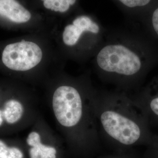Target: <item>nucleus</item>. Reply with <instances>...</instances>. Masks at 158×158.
Wrapping results in <instances>:
<instances>
[{"instance_id":"obj_1","label":"nucleus","mask_w":158,"mask_h":158,"mask_svg":"<svg viewBox=\"0 0 158 158\" xmlns=\"http://www.w3.org/2000/svg\"><path fill=\"white\" fill-rule=\"evenodd\" d=\"M30 86L14 79L0 80V134L29 128L38 117Z\"/></svg>"},{"instance_id":"obj_2","label":"nucleus","mask_w":158,"mask_h":158,"mask_svg":"<svg viewBox=\"0 0 158 158\" xmlns=\"http://www.w3.org/2000/svg\"><path fill=\"white\" fill-rule=\"evenodd\" d=\"M45 52L39 43L22 40L8 44L0 49V70L11 79L32 86L44 63Z\"/></svg>"},{"instance_id":"obj_3","label":"nucleus","mask_w":158,"mask_h":158,"mask_svg":"<svg viewBox=\"0 0 158 158\" xmlns=\"http://www.w3.org/2000/svg\"><path fill=\"white\" fill-rule=\"evenodd\" d=\"M96 61L103 71L124 76L135 74L142 66L139 56L129 47L121 44L103 46L97 53Z\"/></svg>"},{"instance_id":"obj_4","label":"nucleus","mask_w":158,"mask_h":158,"mask_svg":"<svg viewBox=\"0 0 158 158\" xmlns=\"http://www.w3.org/2000/svg\"><path fill=\"white\" fill-rule=\"evenodd\" d=\"M53 113L61 127L70 129L76 127L83 114V104L79 91L72 85H59L51 98Z\"/></svg>"},{"instance_id":"obj_5","label":"nucleus","mask_w":158,"mask_h":158,"mask_svg":"<svg viewBox=\"0 0 158 158\" xmlns=\"http://www.w3.org/2000/svg\"><path fill=\"white\" fill-rule=\"evenodd\" d=\"M101 122L106 132L114 139L124 145H132L141 136L139 126L131 119L114 111H104Z\"/></svg>"},{"instance_id":"obj_6","label":"nucleus","mask_w":158,"mask_h":158,"mask_svg":"<svg viewBox=\"0 0 158 158\" xmlns=\"http://www.w3.org/2000/svg\"><path fill=\"white\" fill-rule=\"evenodd\" d=\"M102 28L90 15L81 14L76 16L63 29L61 38L63 44L68 48L77 45L85 36L101 34Z\"/></svg>"},{"instance_id":"obj_7","label":"nucleus","mask_w":158,"mask_h":158,"mask_svg":"<svg viewBox=\"0 0 158 158\" xmlns=\"http://www.w3.org/2000/svg\"><path fill=\"white\" fill-rule=\"evenodd\" d=\"M26 143L30 158H57L56 149L44 142L43 122L40 115L29 127Z\"/></svg>"},{"instance_id":"obj_8","label":"nucleus","mask_w":158,"mask_h":158,"mask_svg":"<svg viewBox=\"0 0 158 158\" xmlns=\"http://www.w3.org/2000/svg\"><path fill=\"white\" fill-rule=\"evenodd\" d=\"M0 17L15 23H24L32 18L31 12L17 0H0Z\"/></svg>"},{"instance_id":"obj_9","label":"nucleus","mask_w":158,"mask_h":158,"mask_svg":"<svg viewBox=\"0 0 158 158\" xmlns=\"http://www.w3.org/2000/svg\"><path fill=\"white\" fill-rule=\"evenodd\" d=\"M46 10L55 14H65L70 11L77 0H40Z\"/></svg>"},{"instance_id":"obj_10","label":"nucleus","mask_w":158,"mask_h":158,"mask_svg":"<svg viewBox=\"0 0 158 158\" xmlns=\"http://www.w3.org/2000/svg\"><path fill=\"white\" fill-rule=\"evenodd\" d=\"M0 158H24V154L18 146L0 138Z\"/></svg>"},{"instance_id":"obj_11","label":"nucleus","mask_w":158,"mask_h":158,"mask_svg":"<svg viewBox=\"0 0 158 158\" xmlns=\"http://www.w3.org/2000/svg\"><path fill=\"white\" fill-rule=\"evenodd\" d=\"M119 4L129 10L143 7L149 4L151 0H115Z\"/></svg>"},{"instance_id":"obj_12","label":"nucleus","mask_w":158,"mask_h":158,"mask_svg":"<svg viewBox=\"0 0 158 158\" xmlns=\"http://www.w3.org/2000/svg\"><path fill=\"white\" fill-rule=\"evenodd\" d=\"M152 24L153 28L158 35V8L155 10L152 16Z\"/></svg>"},{"instance_id":"obj_13","label":"nucleus","mask_w":158,"mask_h":158,"mask_svg":"<svg viewBox=\"0 0 158 158\" xmlns=\"http://www.w3.org/2000/svg\"><path fill=\"white\" fill-rule=\"evenodd\" d=\"M150 106L153 112L158 115V97L152 100Z\"/></svg>"}]
</instances>
